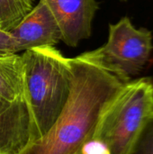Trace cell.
Masks as SVG:
<instances>
[{"mask_svg": "<svg viewBox=\"0 0 153 154\" xmlns=\"http://www.w3.org/2000/svg\"><path fill=\"white\" fill-rule=\"evenodd\" d=\"M72 70L69 97L49 132L20 154H79L93 140L100 117L124 83L84 60L69 58Z\"/></svg>", "mask_w": 153, "mask_h": 154, "instance_id": "6da1fadb", "label": "cell"}, {"mask_svg": "<svg viewBox=\"0 0 153 154\" xmlns=\"http://www.w3.org/2000/svg\"><path fill=\"white\" fill-rule=\"evenodd\" d=\"M21 56L32 143L43 137L62 112L71 90L72 70L69 59L54 46L30 49Z\"/></svg>", "mask_w": 153, "mask_h": 154, "instance_id": "7a4b0ae2", "label": "cell"}, {"mask_svg": "<svg viewBox=\"0 0 153 154\" xmlns=\"http://www.w3.org/2000/svg\"><path fill=\"white\" fill-rule=\"evenodd\" d=\"M152 111V79L126 82L104 110L93 140L104 144L109 154H126Z\"/></svg>", "mask_w": 153, "mask_h": 154, "instance_id": "3957f363", "label": "cell"}, {"mask_svg": "<svg viewBox=\"0 0 153 154\" xmlns=\"http://www.w3.org/2000/svg\"><path fill=\"white\" fill-rule=\"evenodd\" d=\"M152 32L136 28L128 16L109 24L107 42L77 58L93 64L116 77L123 83L142 73L153 51Z\"/></svg>", "mask_w": 153, "mask_h": 154, "instance_id": "277c9868", "label": "cell"}, {"mask_svg": "<svg viewBox=\"0 0 153 154\" xmlns=\"http://www.w3.org/2000/svg\"><path fill=\"white\" fill-rule=\"evenodd\" d=\"M56 19L62 42L69 47L90 37L92 23L98 9L96 0H41Z\"/></svg>", "mask_w": 153, "mask_h": 154, "instance_id": "5b68a950", "label": "cell"}, {"mask_svg": "<svg viewBox=\"0 0 153 154\" xmlns=\"http://www.w3.org/2000/svg\"><path fill=\"white\" fill-rule=\"evenodd\" d=\"M19 52L33 48L54 46L62 40L60 28L48 6L38 4L10 31Z\"/></svg>", "mask_w": 153, "mask_h": 154, "instance_id": "8992f818", "label": "cell"}, {"mask_svg": "<svg viewBox=\"0 0 153 154\" xmlns=\"http://www.w3.org/2000/svg\"><path fill=\"white\" fill-rule=\"evenodd\" d=\"M32 140V122L24 100L0 98V154H20Z\"/></svg>", "mask_w": 153, "mask_h": 154, "instance_id": "52a82bcc", "label": "cell"}, {"mask_svg": "<svg viewBox=\"0 0 153 154\" xmlns=\"http://www.w3.org/2000/svg\"><path fill=\"white\" fill-rule=\"evenodd\" d=\"M0 98L14 102L23 98V69L19 54L0 56Z\"/></svg>", "mask_w": 153, "mask_h": 154, "instance_id": "ba28073f", "label": "cell"}, {"mask_svg": "<svg viewBox=\"0 0 153 154\" xmlns=\"http://www.w3.org/2000/svg\"><path fill=\"white\" fill-rule=\"evenodd\" d=\"M34 0H0V30L10 32L32 9Z\"/></svg>", "mask_w": 153, "mask_h": 154, "instance_id": "9c48e42d", "label": "cell"}, {"mask_svg": "<svg viewBox=\"0 0 153 154\" xmlns=\"http://www.w3.org/2000/svg\"><path fill=\"white\" fill-rule=\"evenodd\" d=\"M126 154H153V111L143 123Z\"/></svg>", "mask_w": 153, "mask_h": 154, "instance_id": "30bf717a", "label": "cell"}, {"mask_svg": "<svg viewBox=\"0 0 153 154\" xmlns=\"http://www.w3.org/2000/svg\"><path fill=\"white\" fill-rule=\"evenodd\" d=\"M18 52L19 51L16 42L10 32L0 30V56L17 54Z\"/></svg>", "mask_w": 153, "mask_h": 154, "instance_id": "8fae6325", "label": "cell"}, {"mask_svg": "<svg viewBox=\"0 0 153 154\" xmlns=\"http://www.w3.org/2000/svg\"><path fill=\"white\" fill-rule=\"evenodd\" d=\"M82 154H109L106 147L101 143L92 140L82 149Z\"/></svg>", "mask_w": 153, "mask_h": 154, "instance_id": "7c38bea8", "label": "cell"}, {"mask_svg": "<svg viewBox=\"0 0 153 154\" xmlns=\"http://www.w3.org/2000/svg\"><path fill=\"white\" fill-rule=\"evenodd\" d=\"M121 1H125V0H121Z\"/></svg>", "mask_w": 153, "mask_h": 154, "instance_id": "4fadbf2b", "label": "cell"}, {"mask_svg": "<svg viewBox=\"0 0 153 154\" xmlns=\"http://www.w3.org/2000/svg\"><path fill=\"white\" fill-rule=\"evenodd\" d=\"M79 154H82V152H80V153H79Z\"/></svg>", "mask_w": 153, "mask_h": 154, "instance_id": "5bb4252c", "label": "cell"}]
</instances>
